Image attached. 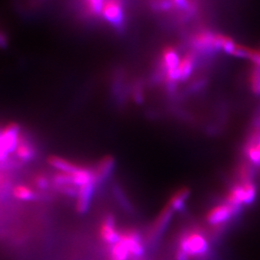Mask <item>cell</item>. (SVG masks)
Returning <instances> with one entry per match:
<instances>
[{"label":"cell","instance_id":"6da1fadb","mask_svg":"<svg viewBox=\"0 0 260 260\" xmlns=\"http://www.w3.org/2000/svg\"><path fill=\"white\" fill-rule=\"evenodd\" d=\"M177 249L184 251L191 258H203L209 252L210 243L204 233L199 231H187L180 234Z\"/></svg>","mask_w":260,"mask_h":260},{"label":"cell","instance_id":"7a4b0ae2","mask_svg":"<svg viewBox=\"0 0 260 260\" xmlns=\"http://www.w3.org/2000/svg\"><path fill=\"white\" fill-rule=\"evenodd\" d=\"M174 215V210L168 205L161 210L150 229L149 235V244L155 245L156 242L162 237V235L166 233Z\"/></svg>","mask_w":260,"mask_h":260},{"label":"cell","instance_id":"3957f363","mask_svg":"<svg viewBox=\"0 0 260 260\" xmlns=\"http://www.w3.org/2000/svg\"><path fill=\"white\" fill-rule=\"evenodd\" d=\"M234 218L236 216L233 209L225 203L215 205L206 214V222L212 228L225 226Z\"/></svg>","mask_w":260,"mask_h":260},{"label":"cell","instance_id":"277c9868","mask_svg":"<svg viewBox=\"0 0 260 260\" xmlns=\"http://www.w3.org/2000/svg\"><path fill=\"white\" fill-rule=\"evenodd\" d=\"M121 240L125 244L130 252V255L134 257H142L145 254V244L141 233L136 230H126L121 233Z\"/></svg>","mask_w":260,"mask_h":260},{"label":"cell","instance_id":"5b68a950","mask_svg":"<svg viewBox=\"0 0 260 260\" xmlns=\"http://www.w3.org/2000/svg\"><path fill=\"white\" fill-rule=\"evenodd\" d=\"M103 18L115 26H120L123 23L124 13L121 0H106L103 4Z\"/></svg>","mask_w":260,"mask_h":260},{"label":"cell","instance_id":"8992f818","mask_svg":"<svg viewBox=\"0 0 260 260\" xmlns=\"http://www.w3.org/2000/svg\"><path fill=\"white\" fill-rule=\"evenodd\" d=\"M101 237L106 244L113 246L121 239V233L116 229V219L113 214H107L103 219L101 226Z\"/></svg>","mask_w":260,"mask_h":260},{"label":"cell","instance_id":"52a82bcc","mask_svg":"<svg viewBox=\"0 0 260 260\" xmlns=\"http://www.w3.org/2000/svg\"><path fill=\"white\" fill-rule=\"evenodd\" d=\"M96 183L95 181H93L91 183H88L86 185L79 187L78 190V196H77V202H76V212L78 214H85L88 212L91 202L93 199L94 189H95Z\"/></svg>","mask_w":260,"mask_h":260},{"label":"cell","instance_id":"ba28073f","mask_svg":"<svg viewBox=\"0 0 260 260\" xmlns=\"http://www.w3.org/2000/svg\"><path fill=\"white\" fill-rule=\"evenodd\" d=\"M116 166V160L111 155H106L100 160L94 169V179L96 185L104 183L112 174Z\"/></svg>","mask_w":260,"mask_h":260},{"label":"cell","instance_id":"9c48e42d","mask_svg":"<svg viewBox=\"0 0 260 260\" xmlns=\"http://www.w3.org/2000/svg\"><path fill=\"white\" fill-rule=\"evenodd\" d=\"M20 129L19 124L9 123L0 132V137L9 153L16 151L20 138Z\"/></svg>","mask_w":260,"mask_h":260},{"label":"cell","instance_id":"30bf717a","mask_svg":"<svg viewBox=\"0 0 260 260\" xmlns=\"http://www.w3.org/2000/svg\"><path fill=\"white\" fill-rule=\"evenodd\" d=\"M191 190L188 187H182L171 196L167 205L175 213H181L186 209V202L190 198Z\"/></svg>","mask_w":260,"mask_h":260},{"label":"cell","instance_id":"8fae6325","mask_svg":"<svg viewBox=\"0 0 260 260\" xmlns=\"http://www.w3.org/2000/svg\"><path fill=\"white\" fill-rule=\"evenodd\" d=\"M196 49L200 51H210L215 48V34L208 31H203L195 35L192 41Z\"/></svg>","mask_w":260,"mask_h":260},{"label":"cell","instance_id":"7c38bea8","mask_svg":"<svg viewBox=\"0 0 260 260\" xmlns=\"http://www.w3.org/2000/svg\"><path fill=\"white\" fill-rule=\"evenodd\" d=\"M47 162L51 167L54 168L57 171L69 175H74L80 169V167L75 165V163L55 155L47 158Z\"/></svg>","mask_w":260,"mask_h":260},{"label":"cell","instance_id":"4fadbf2b","mask_svg":"<svg viewBox=\"0 0 260 260\" xmlns=\"http://www.w3.org/2000/svg\"><path fill=\"white\" fill-rule=\"evenodd\" d=\"M15 152L17 154V157L25 163L31 161L35 156V149L33 147V144L23 135H20L19 145Z\"/></svg>","mask_w":260,"mask_h":260},{"label":"cell","instance_id":"5bb4252c","mask_svg":"<svg viewBox=\"0 0 260 260\" xmlns=\"http://www.w3.org/2000/svg\"><path fill=\"white\" fill-rule=\"evenodd\" d=\"M73 179H74V185L76 187H81L86 185L88 183H91L95 181L94 179V170L90 168L80 167V169L74 174Z\"/></svg>","mask_w":260,"mask_h":260},{"label":"cell","instance_id":"9a60e30c","mask_svg":"<svg viewBox=\"0 0 260 260\" xmlns=\"http://www.w3.org/2000/svg\"><path fill=\"white\" fill-rule=\"evenodd\" d=\"M113 191V195L115 197L116 201L118 202V204L120 205L121 208L126 211L127 213H133L134 212V207L132 204L130 203L129 199L127 198V196L125 195L124 191L122 190L121 186L119 184H115L112 188Z\"/></svg>","mask_w":260,"mask_h":260},{"label":"cell","instance_id":"2e32d148","mask_svg":"<svg viewBox=\"0 0 260 260\" xmlns=\"http://www.w3.org/2000/svg\"><path fill=\"white\" fill-rule=\"evenodd\" d=\"M195 67V57L193 54H186L182 59H180V63L178 65V71L180 73L181 80H186L192 75Z\"/></svg>","mask_w":260,"mask_h":260},{"label":"cell","instance_id":"e0dca14e","mask_svg":"<svg viewBox=\"0 0 260 260\" xmlns=\"http://www.w3.org/2000/svg\"><path fill=\"white\" fill-rule=\"evenodd\" d=\"M162 62L166 71L174 70L178 68L180 63V58L177 54V51L173 47H167L163 51L162 56Z\"/></svg>","mask_w":260,"mask_h":260},{"label":"cell","instance_id":"ac0fdd59","mask_svg":"<svg viewBox=\"0 0 260 260\" xmlns=\"http://www.w3.org/2000/svg\"><path fill=\"white\" fill-rule=\"evenodd\" d=\"M13 195L19 201L32 202L37 199V193L30 187L23 184L15 186L13 189Z\"/></svg>","mask_w":260,"mask_h":260},{"label":"cell","instance_id":"d6986e66","mask_svg":"<svg viewBox=\"0 0 260 260\" xmlns=\"http://www.w3.org/2000/svg\"><path fill=\"white\" fill-rule=\"evenodd\" d=\"M243 184V203L244 206H250L255 203L257 198V187L254 181H250Z\"/></svg>","mask_w":260,"mask_h":260},{"label":"cell","instance_id":"ffe728a7","mask_svg":"<svg viewBox=\"0 0 260 260\" xmlns=\"http://www.w3.org/2000/svg\"><path fill=\"white\" fill-rule=\"evenodd\" d=\"M129 256V251L125 246V244L121 241V239L118 243L111 246L110 260H128Z\"/></svg>","mask_w":260,"mask_h":260},{"label":"cell","instance_id":"44dd1931","mask_svg":"<svg viewBox=\"0 0 260 260\" xmlns=\"http://www.w3.org/2000/svg\"><path fill=\"white\" fill-rule=\"evenodd\" d=\"M52 186L74 185L73 176L65 173H56L51 179Z\"/></svg>","mask_w":260,"mask_h":260},{"label":"cell","instance_id":"7402d4cb","mask_svg":"<svg viewBox=\"0 0 260 260\" xmlns=\"http://www.w3.org/2000/svg\"><path fill=\"white\" fill-rule=\"evenodd\" d=\"M53 187L62 195L72 197V198H77L78 196L79 188L75 185L53 186Z\"/></svg>","mask_w":260,"mask_h":260},{"label":"cell","instance_id":"603a6c76","mask_svg":"<svg viewBox=\"0 0 260 260\" xmlns=\"http://www.w3.org/2000/svg\"><path fill=\"white\" fill-rule=\"evenodd\" d=\"M87 8L93 15H102L104 0H86Z\"/></svg>","mask_w":260,"mask_h":260},{"label":"cell","instance_id":"cb8c5ba5","mask_svg":"<svg viewBox=\"0 0 260 260\" xmlns=\"http://www.w3.org/2000/svg\"><path fill=\"white\" fill-rule=\"evenodd\" d=\"M251 86L252 91L260 94V69L256 68L252 71L251 75Z\"/></svg>","mask_w":260,"mask_h":260},{"label":"cell","instance_id":"d4e9b609","mask_svg":"<svg viewBox=\"0 0 260 260\" xmlns=\"http://www.w3.org/2000/svg\"><path fill=\"white\" fill-rule=\"evenodd\" d=\"M34 185L40 190L46 191L50 188V180L44 175H37L34 177Z\"/></svg>","mask_w":260,"mask_h":260},{"label":"cell","instance_id":"484cf974","mask_svg":"<svg viewBox=\"0 0 260 260\" xmlns=\"http://www.w3.org/2000/svg\"><path fill=\"white\" fill-rule=\"evenodd\" d=\"M248 59H250L252 63H254L256 68H259L260 69V50H252V49H251Z\"/></svg>","mask_w":260,"mask_h":260},{"label":"cell","instance_id":"4316f807","mask_svg":"<svg viewBox=\"0 0 260 260\" xmlns=\"http://www.w3.org/2000/svg\"><path fill=\"white\" fill-rule=\"evenodd\" d=\"M172 4L175 5L177 9L187 11L190 8V3L189 0H171Z\"/></svg>","mask_w":260,"mask_h":260},{"label":"cell","instance_id":"83f0119b","mask_svg":"<svg viewBox=\"0 0 260 260\" xmlns=\"http://www.w3.org/2000/svg\"><path fill=\"white\" fill-rule=\"evenodd\" d=\"M9 156V151L6 149L3 141L0 137V163H3L5 161H7Z\"/></svg>","mask_w":260,"mask_h":260},{"label":"cell","instance_id":"f1b7e54d","mask_svg":"<svg viewBox=\"0 0 260 260\" xmlns=\"http://www.w3.org/2000/svg\"><path fill=\"white\" fill-rule=\"evenodd\" d=\"M191 259V257L185 253L184 251H181V250H179V249H177V251H176V254H175V260H190Z\"/></svg>","mask_w":260,"mask_h":260},{"label":"cell","instance_id":"f546056e","mask_svg":"<svg viewBox=\"0 0 260 260\" xmlns=\"http://www.w3.org/2000/svg\"><path fill=\"white\" fill-rule=\"evenodd\" d=\"M7 43H8L7 36L0 31V47H6Z\"/></svg>","mask_w":260,"mask_h":260},{"label":"cell","instance_id":"4dcf8cb0","mask_svg":"<svg viewBox=\"0 0 260 260\" xmlns=\"http://www.w3.org/2000/svg\"><path fill=\"white\" fill-rule=\"evenodd\" d=\"M254 145H255V146H256V148H257V149H258V150H259V152H260V139H259V141H258V142H257V143H256V144H254Z\"/></svg>","mask_w":260,"mask_h":260},{"label":"cell","instance_id":"1f68e13d","mask_svg":"<svg viewBox=\"0 0 260 260\" xmlns=\"http://www.w3.org/2000/svg\"><path fill=\"white\" fill-rule=\"evenodd\" d=\"M1 179H2V177H1V175H0V181H1Z\"/></svg>","mask_w":260,"mask_h":260}]
</instances>
